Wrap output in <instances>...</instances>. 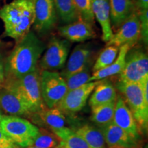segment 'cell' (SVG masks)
Instances as JSON below:
<instances>
[{"label":"cell","instance_id":"obj_6","mask_svg":"<svg viewBox=\"0 0 148 148\" xmlns=\"http://www.w3.org/2000/svg\"><path fill=\"white\" fill-rule=\"evenodd\" d=\"M132 47L127 53L125 66L119 74V80L140 84L148 79V56L142 49Z\"/></svg>","mask_w":148,"mask_h":148},{"label":"cell","instance_id":"obj_3","mask_svg":"<svg viewBox=\"0 0 148 148\" xmlns=\"http://www.w3.org/2000/svg\"><path fill=\"white\" fill-rule=\"evenodd\" d=\"M40 75L37 69L19 79L5 80L2 87L17 94L31 114L45 108L40 91Z\"/></svg>","mask_w":148,"mask_h":148},{"label":"cell","instance_id":"obj_16","mask_svg":"<svg viewBox=\"0 0 148 148\" xmlns=\"http://www.w3.org/2000/svg\"><path fill=\"white\" fill-rule=\"evenodd\" d=\"M94 18L99 23L102 32V40L107 42L113 35L110 16L108 0H92Z\"/></svg>","mask_w":148,"mask_h":148},{"label":"cell","instance_id":"obj_20","mask_svg":"<svg viewBox=\"0 0 148 148\" xmlns=\"http://www.w3.org/2000/svg\"><path fill=\"white\" fill-rule=\"evenodd\" d=\"M111 25L119 27L134 10L133 0H108Z\"/></svg>","mask_w":148,"mask_h":148},{"label":"cell","instance_id":"obj_10","mask_svg":"<svg viewBox=\"0 0 148 148\" xmlns=\"http://www.w3.org/2000/svg\"><path fill=\"white\" fill-rule=\"evenodd\" d=\"M98 82L99 81L90 82L75 89L69 90L56 107L63 113L79 112L86 105L88 97Z\"/></svg>","mask_w":148,"mask_h":148},{"label":"cell","instance_id":"obj_13","mask_svg":"<svg viewBox=\"0 0 148 148\" xmlns=\"http://www.w3.org/2000/svg\"><path fill=\"white\" fill-rule=\"evenodd\" d=\"M58 32L61 36L69 42H84L95 37L92 25L80 18L73 23L60 27Z\"/></svg>","mask_w":148,"mask_h":148},{"label":"cell","instance_id":"obj_21","mask_svg":"<svg viewBox=\"0 0 148 148\" xmlns=\"http://www.w3.org/2000/svg\"><path fill=\"white\" fill-rule=\"evenodd\" d=\"M40 121L51 129V132L65 127L66 119L63 112L57 107L44 108L36 112Z\"/></svg>","mask_w":148,"mask_h":148},{"label":"cell","instance_id":"obj_24","mask_svg":"<svg viewBox=\"0 0 148 148\" xmlns=\"http://www.w3.org/2000/svg\"><path fill=\"white\" fill-rule=\"evenodd\" d=\"M57 15L61 21L69 24L79 18L73 0H53Z\"/></svg>","mask_w":148,"mask_h":148},{"label":"cell","instance_id":"obj_28","mask_svg":"<svg viewBox=\"0 0 148 148\" xmlns=\"http://www.w3.org/2000/svg\"><path fill=\"white\" fill-rule=\"evenodd\" d=\"M91 73L90 71V66L88 65L81 71L74 73L69 77L64 79L68 91L71 90L89 82Z\"/></svg>","mask_w":148,"mask_h":148},{"label":"cell","instance_id":"obj_35","mask_svg":"<svg viewBox=\"0 0 148 148\" xmlns=\"http://www.w3.org/2000/svg\"><path fill=\"white\" fill-rule=\"evenodd\" d=\"M107 148H138V147H125V146H111V147H107Z\"/></svg>","mask_w":148,"mask_h":148},{"label":"cell","instance_id":"obj_12","mask_svg":"<svg viewBox=\"0 0 148 148\" xmlns=\"http://www.w3.org/2000/svg\"><path fill=\"white\" fill-rule=\"evenodd\" d=\"M35 19L33 26L38 34L47 33L55 26L57 12L53 0H35Z\"/></svg>","mask_w":148,"mask_h":148},{"label":"cell","instance_id":"obj_5","mask_svg":"<svg viewBox=\"0 0 148 148\" xmlns=\"http://www.w3.org/2000/svg\"><path fill=\"white\" fill-rule=\"evenodd\" d=\"M0 127L13 143L23 147L32 145L39 130L31 122L16 116H2Z\"/></svg>","mask_w":148,"mask_h":148},{"label":"cell","instance_id":"obj_4","mask_svg":"<svg viewBox=\"0 0 148 148\" xmlns=\"http://www.w3.org/2000/svg\"><path fill=\"white\" fill-rule=\"evenodd\" d=\"M116 88L131 110L140 131H147L148 126V103L144 99L141 83L118 81Z\"/></svg>","mask_w":148,"mask_h":148},{"label":"cell","instance_id":"obj_18","mask_svg":"<svg viewBox=\"0 0 148 148\" xmlns=\"http://www.w3.org/2000/svg\"><path fill=\"white\" fill-rule=\"evenodd\" d=\"M90 95L88 103L91 108L115 102L117 97L115 87L110 81L106 80V79L99 80Z\"/></svg>","mask_w":148,"mask_h":148},{"label":"cell","instance_id":"obj_11","mask_svg":"<svg viewBox=\"0 0 148 148\" xmlns=\"http://www.w3.org/2000/svg\"><path fill=\"white\" fill-rule=\"evenodd\" d=\"M112 123L138 142L140 138V131L134 116L121 95H118L114 105V111Z\"/></svg>","mask_w":148,"mask_h":148},{"label":"cell","instance_id":"obj_8","mask_svg":"<svg viewBox=\"0 0 148 148\" xmlns=\"http://www.w3.org/2000/svg\"><path fill=\"white\" fill-rule=\"evenodd\" d=\"M70 45L69 40L52 37L40 60V69L42 71H56L63 68L67 60Z\"/></svg>","mask_w":148,"mask_h":148},{"label":"cell","instance_id":"obj_37","mask_svg":"<svg viewBox=\"0 0 148 148\" xmlns=\"http://www.w3.org/2000/svg\"><path fill=\"white\" fill-rule=\"evenodd\" d=\"M1 118H2V115H1V112H0V121H1Z\"/></svg>","mask_w":148,"mask_h":148},{"label":"cell","instance_id":"obj_17","mask_svg":"<svg viewBox=\"0 0 148 148\" xmlns=\"http://www.w3.org/2000/svg\"><path fill=\"white\" fill-rule=\"evenodd\" d=\"M102 131L107 147L111 146H125V147H138V142L133 140L124 130L117 125L111 123L99 127Z\"/></svg>","mask_w":148,"mask_h":148},{"label":"cell","instance_id":"obj_23","mask_svg":"<svg viewBox=\"0 0 148 148\" xmlns=\"http://www.w3.org/2000/svg\"><path fill=\"white\" fill-rule=\"evenodd\" d=\"M52 132L60 139V147L64 148H90L79 135L69 127H64Z\"/></svg>","mask_w":148,"mask_h":148},{"label":"cell","instance_id":"obj_29","mask_svg":"<svg viewBox=\"0 0 148 148\" xmlns=\"http://www.w3.org/2000/svg\"><path fill=\"white\" fill-rule=\"evenodd\" d=\"M73 1L79 18L92 25L95 21L92 8V0H73Z\"/></svg>","mask_w":148,"mask_h":148},{"label":"cell","instance_id":"obj_26","mask_svg":"<svg viewBox=\"0 0 148 148\" xmlns=\"http://www.w3.org/2000/svg\"><path fill=\"white\" fill-rule=\"evenodd\" d=\"M119 47L116 45H106L102 51L96 59V61L92 67V72L104 69L115 60L119 53Z\"/></svg>","mask_w":148,"mask_h":148},{"label":"cell","instance_id":"obj_27","mask_svg":"<svg viewBox=\"0 0 148 148\" xmlns=\"http://www.w3.org/2000/svg\"><path fill=\"white\" fill-rule=\"evenodd\" d=\"M32 145L39 148H60V141L54 133L40 128Z\"/></svg>","mask_w":148,"mask_h":148},{"label":"cell","instance_id":"obj_19","mask_svg":"<svg viewBox=\"0 0 148 148\" xmlns=\"http://www.w3.org/2000/svg\"><path fill=\"white\" fill-rule=\"evenodd\" d=\"M133 46L130 44H124L119 47V53L115 59L110 65H109L104 69H100L95 72H92L91 76L90 77L89 82L94 81H99L101 79H106L107 77L118 75L121 73L125 63V58L127 53L131 47Z\"/></svg>","mask_w":148,"mask_h":148},{"label":"cell","instance_id":"obj_15","mask_svg":"<svg viewBox=\"0 0 148 148\" xmlns=\"http://www.w3.org/2000/svg\"><path fill=\"white\" fill-rule=\"evenodd\" d=\"M0 109L11 116L31 114L17 94L4 88L0 89Z\"/></svg>","mask_w":148,"mask_h":148},{"label":"cell","instance_id":"obj_1","mask_svg":"<svg viewBox=\"0 0 148 148\" xmlns=\"http://www.w3.org/2000/svg\"><path fill=\"white\" fill-rule=\"evenodd\" d=\"M45 45L32 32L16 42V45L4 63L5 80L16 79L38 69L37 65Z\"/></svg>","mask_w":148,"mask_h":148},{"label":"cell","instance_id":"obj_25","mask_svg":"<svg viewBox=\"0 0 148 148\" xmlns=\"http://www.w3.org/2000/svg\"><path fill=\"white\" fill-rule=\"evenodd\" d=\"M114 105L115 102H112L92 107L91 108V117H90L91 121L100 127L112 123Z\"/></svg>","mask_w":148,"mask_h":148},{"label":"cell","instance_id":"obj_2","mask_svg":"<svg viewBox=\"0 0 148 148\" xmlns=\"http://www.w3.org/2000/svg\"><path fill=\"white\" fill-rule=\"evenodd\" d=\"M35 0H13L0 9L4 36L18 42L30 30L35 19Z\"/></svg>","mask_w":148,"mask_h":148},{"label":"cell","instance_id":"obj_38","mask_svg":"<svg viewBox=\"0 0 148 148\" xmlns=\"http://www.w3.org/2000/svg\"><path fill=\"white\" fill-rule=\"evenodd\" d=\"M60 148H64V147H60Z\"/></svg>","mask_w":148,"mask_h":148},{"label":"cell","instance_id":"obj_9","mask_svg":"<svg viewBox=\"0 0 148 148\" xmlns=\"http://www.w3.org/2000/svg\"><path fill=\"white\" fill-rule=\"evenodd\" d=\"M140 38V23L137 10H134L123 23L119 27L117 32L114 33L106 42V45H116L121 47L124 44L134 46Z\"/></svg>","mask_w":148,"mask_h":148},{"label":"cell","instance_id":"obj_14","mask_svg":"<svg viewBox=\"0 0 148 148\" xmlns=\"http://www.w3.org/2000/svg\"><path fill=\"white\" fill-rule=\"evenodd\" d=\"M92 50L90 47L85 44H80L74 48L70 55L66 65L60 73L64 79L70 75L81 71L84 68L89 65Z\"/></svg>","mask_w":148,"mask_h":148},{"label":"cell","instance_id":"obj_30","mask_svg":"<svg viewBox=\"0 0 148 148\" xmlns=\"http://www.w3.org/2000/svg\"><path fill=\"white\" fill-rule=\"evenodd\" d=\"M140 23V38L145 44L148 42V10L137 11Z\"/></svg>","mask_w":148,"mask_h":148},{"label":"cell","instance_id":"obj_31","mask_svg":"<svg viewBox=\"0 0 148 148\" xmlns=\"http://www.w3.org/2000/svg\"><path fill=\"white\" fill-rule=\"evenodd\" d=\"M5 82V70H4V62H3L2 56L0 54V89L3 87V85Z\"/></svg>","mask_w":148,"mask_h":148},{"label":"cell","instance_id":"obj_32","mask_svg":"<svg viewBox=\"0 0 148 148\" xmlns=\"http://www.w3.org/2000/svg\"><path fill=\"white\" fill-rule=\"evenodd\" d=\"M134 5L138 11L148 10V0H137Z\"/></svg>","mask_w":148,"mask_h":148},{"label":"cell","instance_id":"obj_33","mask_svg":"<svg viewBox=\"0 0 148 148\" xmlns=\"http://www.w3.org/2000/svg\"><path fill=\"white\" fill-rule=\"evenodd\" d=\"M0 148H18L12 141H0Z\"/></svg>","mask_w":148,"mask_h":148},{"label":"cell","instance_id":"obj_34","mask_svg":"<svg viewBox=\"0 0 148 148\" xmlns=\"http://www.w3.org/2000/svg\"><path fill=\"white\" fill-rule=\"evenodd\" d=\"M10 140H11L3 133L2 130L0 127V141H10Z\"/></svg>","mask_w":148,"mask_h":148},{"label":"cell","instance_id":"obj_7","mask_svg":"<svg viewBox=\"0 0 148 148\" xmlns=\"http://www.w3.org/2000/svg\"><path fill=\"white\" fill-rule=\"evenodd\" d=\"M40 84L42 100L49 108L56 106L68 92L65 80L56 71H42Z\"/></svg>","mask_w":148,"mask_h":148},{"label":"cell","instance_id":"obj_22","mask_svg":"<svg viewBox=\"0 0 148 148\" xmlns=\"http://www.w3.org/2000/svg\"><path fill=\"white\" fill-rule=\"evenodd\" d=\"M82 137L90 148H107L104 137L99 127L84 125L75 131Z\"/></svg>","mask_w":148,"mask_h":148},{"label":"cell","instance_id":"obj_36","mask_svg":"<svg viewBox=\"0 0 148 148\" xmlns=\"http://www.w3.org/2000/svg\"><path fill=\"white\" fill-rule=\"evenodd\" d=\"M26 148H39V147H34V146L30 145V146H28V147H26Z\"/></svg>","mask_w":148,"mask_h":148}]
</instances>
